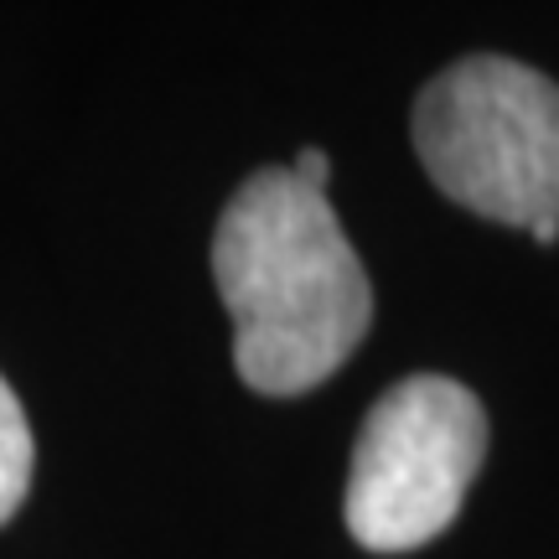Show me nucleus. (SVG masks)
<instances>
[{
  "label": "nucleus",
  "mask_w": 559,
  "mask_h": 559,
  "mask_svg": "<svg viewBox=\"0 0 559 559\" xmlns=\"http://www.w3.org/2000/svg\"><path fill=\"white\" fill-rule=\"evenodd\" d=\"M213 280L234 321V368L254 394H306L358 353L373 285L321 187L270 166L228 198Z\"/></svg>",
  "instance_id": "f257e3e1"
},
{
  "label": "nucleus",
  "mask_w": 559,
  "mask_h": 559,
  "mask_svg": "<svg viewBox=\"0 0 559 559\" xmlns=\"http://www.w3.org/2000/svg\"><path fill=\"white\" fill-rule=\"evenodd\" d=\"M415 151L466 213L528 234L559 223V83L528 62H451L415 104Z\"/></svg>",
  "instance_id": "f03ea898"
},
{
  "label": "nucleus",
  "mask_w": 559,
  "mask_h": 559,
  "mask_svg": "<svg viewBox=\"0 0 559 559\" xmlns=\"http://www.w3.org/2000/svg\"><path fill=\"white\" fill-rule=\"evenodd\" d=\"M487 456V409L440 373L383 394L358 430L347 472V528L373 555H409L445 534Z\"/></svg>",
  "instance_id": "7ed1b4c3"
},
{
  "label": "nucleus",
  "mask_w": 559,
  "mask_h": 559,
  "mask_svg": "<svg viewBox=\"0 0 559 559\" xmlns=\"http://www.w3.org/2000/svg\"><path fill=\"white\" fill-rule=\"evenodd\" d=\"M32 466H37V440H32L26 409L11 394V383L0 379V523H11L16 508L26 502Z\"/></svg>",
  "instance_id": "20e7f679"
},
{
  "label": "nucleus",
  "mask_w": 559,
  "mask_h": 559,
  "mask_svg": "<svg viewBox=\"0 0 559 559\" xmlns=\"http://www.w3.org/2000/svg\"><path fill=\"white\" fill-rule=\"evenodd\" d=\"M290 171H296V177L306 181V187H321V192H326V177H332V160H326V151H317V145H306V151L296 156V166H290Z\"/></svg>",
  "instance_id": "39448f33"
}]
</instances>
